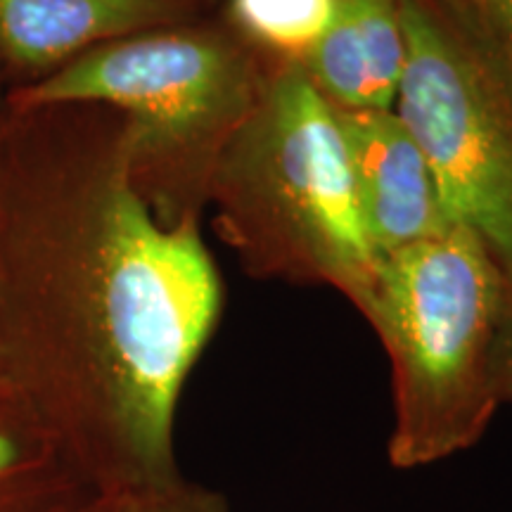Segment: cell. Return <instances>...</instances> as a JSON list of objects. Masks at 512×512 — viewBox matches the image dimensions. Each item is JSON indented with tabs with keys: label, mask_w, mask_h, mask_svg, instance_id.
<instances>
[{
	"label": "cell",
	"mask_w": 512,
	"mask_h": 512,
	"mask_svg": "<svg viewBox=\"0 0 512 512\" xmlns=\"http://www.w3.org/2000/svg\"><path fill=\"white\" fill-rule=\"evenodd\" d=\"M124 121L83 174L69 299L102 456L124 491L178 482L176 408L214 335L221 275L200 223H162L133 185Z\"/></svg>",
	"instance_id": "6da1fadb"
},
{
	"label": "cell",
	"mask_w": 512,
	"mask_h": 512,
	"mask_svg": "<svg viewBox=\"0 0 512 512\" xmlns=\"http://www.w3.org/2000/svg\"><path fill=\"white\" fill-rule=\"evenodd\" d=\"M399 114L430 162L453 223L484 242L512 280V95L422 0H403Z\"/></svg>",
	"instance_id": "5b68a950"
},
{
	"label": "cell",
	"mask_w": 512,
	"mask_h": 512,
	"mask_svg": "<svg viewBox=\"0 0 512 512\" xmlns=\"http://www.w3.org/2000/svg\"><path fill=\"white\" fill-rule=\"evenodd\" d=\"M219 0H0V53L50 69L119 38L211 17Z\"/></svg>",
	"instance_id": "52a82bcc"
},
{
	"label": "cell",
	"mask_w": 512,
	"mask_h": 512,
	"mask_svg": "<svg viewBox=\"0 0 512 512\" xmlns=\"http://www.w3.org/2000/svg\"><path fill=\"white\" fill-rule=\"evenodd\" d=\"M207 202L249 275L332 287L363 318L373 309L382 256L358 207L337 110L299 64H275Z\"/></svg>",
	"instance_id": "7a4b0ae2"
},
{
	"label": "cell",
	"mask_w": 512,
	"mask_h": 512,
	"mask_svg": "<svg viewBox=\"0 0 512 512\" xmlns=\"http://www.w3.org/2000/svg\"><path fill=\"white\" fill-rule=\"evenodd\" d=\"M337 0H226L223 22L275 64H302L335 17Z\"/></svg>",
	"instance_id": "9c48e42d"
},
{
	"label": "cell",
	"mask_w": 512,
	"mask_h": 512,
	"mask_svg": "<svg viewBox=\"0 0 512 512\" xmlns=\"http://www.w3.org/2000/svg\"><path fill=\"white\" fill-rule=\"evenodd\" d=\"M505 302L508 275L460 223L384 256L366 320L392 363L394 467L441 463L484 437L503 406L496 361Z\"/></svg>",
	"instance_id": "277c9868"
},
{
	"label": "cell",
	"mask_w": 512,
	"mask_h": 512,
	"mask_svg": "<svg viewBox=\"0 0 512 512\" xmlns=\"http://www.w3.org/2000/svg\"><path fill=\"white\" fill-rule=\"evenodd\" d=\"M403 62V0H337L328 31L299 67L337 110H392Z\"/></svg>",
	"instance_id": "ba28073f"
},
{
	"label": "cell",
	"mask_w": 512,
	"mask_h": 512,
	"mask_svg": "<svg viewBox=\"0 0 512 512\" xmlns=\"http://www.w3.org/2000/svg\"><path fill=\"white\" fill-rule=\"evenodd\" d=\"M337 110V107H335ZM363 223L389 256L444 233L451 216L430 162L392 110H337Z\"/></svg>",
	"instance_id": "8992f818"
},
{
	"label": "cell",
	"mask_w": 512,
	"mask_h": 512,
	"mask_svg": "<svg viewBox=\"0 0 512 512\" xmlns=\"http://www.w3.org/2000/svg\"><path fill=\"white\" fill-rule=\"evenodd\" d=\"M100 512H228V505L216 491L183 486L178 479L162 489L124 491Z\"/></svg>",
	"instance_id": "8fae6325"
},
{
	"label": "cell",
	"mask_w": 512,
	"mask_h": 512,
	"mask_svg": "<svg viewBox=\"0 0 512 512\" xmlns=\"http://www.w3.org/2000/svg\"><path fill=\"white\" fill-rule=\"evenodd\" d=\"M273 69L223 17H207L102 43L31 86L22 102L114 107L133 185L174 226L197 221L219 159Z\"/></svg>",
	"instance_id": "3957f363"
},
{
	"label": "cell",
	"mask_w": 512,
	"mask_h": 512,
	"mask_svg": "<svg viewBox=\"0 0 512 512\" xmlns=\"http://www.w3.org/2000/svg\"><path fill=\"white\" fill-rule=\"evenodd\" d=\"M17 458H19L17 444L8 437V434L0 432V475L8 472L10 467L17 463Z\"/></svg>",
	"instance_id": "4fadbf2b"
},
{
	"label": "cell",
	"mask_w": 512,
	"mask_h": 512,
	"mask_svg": "<svg viewBox=\"0 0 512 512\" xmlns=\"http://www.w3.org/2000/svg\"><path fill=\"white\" fill-rule=\"evenodd\" d=\"M496 375L501 403H512V280H508V302H505L501 339H498Z\"/></svg>",
	"instance_id": "7c38bea8"
},
{
	"label": "cell",
	"mask_w": 512,
	"mask_h": 512,
	"mask_svg": "<svg viewBox=\"0 0 512 512\" xmlns=\"http://www.w3.org/2000/svg\"><path fill=\"white\" fill-rule=\"evenodd\" d=\"M512 95V0H422Z\"/></svg>",
	"instance_id": "30bf717a"
}]
</instances>
